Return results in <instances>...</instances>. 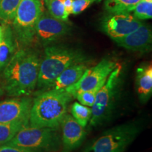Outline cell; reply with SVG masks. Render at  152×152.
I'll list each match as a JSON object with an SVG mask.
<instances>
[{"label":"cell","instance_id":"1","mask_svg":"<svg viewBox=\"0 0 152 152\" xmlns=\"http://www.w3.org/2000/svg\"><path fill=\"white\" fill-rule=\"evenodd\" d=\"M41 57L35 49H18L0 73V85L11 97L29 96L37 87Z\"/></svg>","mask_w":152,"mask_h":152},{"label":"cell","instance_id":"2","mask_svg":"<svg viewBox=\"0 0 152 152\" xmlns=\"http://www.w3.org/2000/svg\"><path fill=\"white\" fill-rule=\"evenodd\" d=\"M73 96L65 90H47L33 99L29 125L37 128L58 129L68 113Z\"/></svg>","mask_w":152,"mask_h":152},{"label":"cell","instance_id":"3","mask_svg":"<svg viewBox=\"0 0 152 152\" xmlns=\"http://www.w3.org/2000/svg\"><path fill=\"white\" fill-rule=\"evenodd\" d=\"M89 61L80 49L59 45L45 47L39 64L37 87L46 90L55 79L70 66Z\"/></svg>","mask_w":152,"mask_h":152},{"label":"cell","instance_id":"4","mask_svg":"<svg viewBox=\"0 0 152 152\" xmlns=\"http://www.w3.org/2000/svg\"><path fill=\"white\" fill-rule=\"evenodd\" d=\"M7 144L37 152H55L61 146V136L58 129L37 128L28 124Z\"/></svg>","mask_w":152,"mask_h":152},{"label":"cell","instance_id":"5","mask_svg":"<svg viewBox=\"0 0 152 152\" xmlns=\"http://www.w3.org/2000/svg\"><path fill=\"white\" fill-rule=\"evenodd\" d=\"M121 66H118L97 92L94 103L91 107L92 117L88 124L90 128L102 125L110 118L113 113L121 89Z\"/></svg>","mask_w":152,"mask_h":152},{"label":"cell","instance_id":"6","mask_svg":"<svg viewBox=\"0 0 152 152\" xmlns=\"http://www.w3.org/2000/svg\"><path fill=\"white\" fill-rule=\"evenodd\" d=\"M141 130L137 122L115 126L89 143L81 152H124Z\"/></svg>","mask_w":152,"mask_h":152},{"label":"cell","instance_id":"7","mask_svg":"<svg viewBox=\"0 0 152 152\" xmlns=\"http://www.w3.org/2000/svg\"><path fill=\"white\" fill-rule=\"evenodd\" d=\"M44 11L39 0H21L12 21L13 32L17 42L28 47L35 38L37 22Z\"/></svg>","mask_w":152,"mask_h":152},{"label":"cell","instance_id":"8","mask_svg":"<svg viewBox=\"0 0 152 152\" xmlns=\"http://www.w3.org/2000/svg\"><path fill=\"white\" fill-rule=\"evenodd\" d=\"M118 65L111 58H103L96 65L89 68L80 80L66 88L65 90L73 97L75 93L78 91L93 90L99 85L104 84L109 75Z\"/></svg>","mask_w":152,"mask_h":152},{"label":"cell","instance_id":"9","mask_svg":"<svg viewBox=\"0 0 152 152\" xmlns=\"http://www.w3.org/2000/svg\"><path fill=\"white\" fill-rule=\"evenodd\" d=\"M71 31L68 23L54 18L48 12L43 11L35 27V37L42 45L47 47L65 37Z\"/></svg>","mask_w":152,"mask_h":152},{"label":"cell","instance_id":"10","mask_svg":"<svg viewBox=\"0 0 152 152\" xmlns=\"http://www.w3.org/2000/svg\"><path fill=\"white\" fill-rule=\"evenodd\" d=\"M142 23L130 13H114L104 19L103 31L113 41L128 35L137 29Z\"/></svg>","mask_w":152,"mask_h":152},{"label":"cell","instance_id":"11","mask_svg":"<svg viewBox=\"0 0 152 152\" xmlns=\"http://www.w3.org/2000/svg\"><path fill=\"white\" fill-rule=\"evenodd\" d=\"M33 99L29 96L7 99L0 102V123L29 121Z\"/></svg>","mask_w":152,"mask_h":152},{"label":"cell","instance_id":"12","mask_svg":"<svg viewBox=\"0 0 152 152\" xmlns=\"http://www.w3.org/2000/svg\"><path fill=\"white\" fill-rule=\"evenodd\" d=\"M61 145L63 151L71 152L78 148L85 140L87 130L67 113L63 119L61 124Z\"/></svg>","mask_w":152,"mask_h":152},{"label":"cell","instance_id":"13","mask_svg":"<svg viewBox=\"0 0 152 152\" xmlns=\"http://www.w3.org/2000/svg\"><path fill=\"white\" fill-rule=\"evenodd\" d=\"M152 41L151 29L142 23L132 33L115 40L120 47L132 52H148L151 49Z\"/></svg>","mask_w":152,"mask_h":152},{"label":"cell","instance_id":"14","mask_svg":"<svg viewBox=\"0 0 152 152\" xmlns=\"http://www.w3.org/2000/svg\"><path fill=\"white\" fill-rule=\"evenodd\" d=\"M90 67L89 61L76 63L70 66L55 79L47 90H65L80 80L83 74Z\"/></svg>","mask_w":152,"mask_h":152},{"label":"cell","instance_id":"15","mask_svg":"<svg viewBox=\"0 0 152 152\" xmlns=\"http://www.w3.org/2000/svg\"><path fill=\"white\" fill-rule=\"evenodd\" d=\"M137 94L142 103L147 102L152 94V67L144 64L137 68L135 76Z\"/></svg>","mask_w":152,"mask_h":152},{"label":"cell","instance_id":"16","mask_svg":"<svg viewBox=\"0 0 152 152\" xmlns=\"http://www.w3.org/2000/svg\"><path fill=\"white\" fill-rule=\"evenodd\" d=\"M3 38L0 42V73L17 51V41L12 28L4 25Z\"/></svg>","mask_w":152,"mask_h":152},{"label":"cell","instance_id":"17","mask_svg":"<svg viewBox=\"0 0 152 152\" xmlns=\"http://www.w3.org/2000/svg\"><path fill=\"white\" fill-rule=\"evenodd\" d=\"M29 124L28 121L14 123H0V144L9 142L23 127Z\"/></svg>","mask_w":152,"mask_h":152},{"label":"cell","instance_id":"18","mask_svg":"<svg viewBox=\"0 0 152 152\" xmlns=\"http://www.w3.org/2000/svg\"><path fill=\"white\" fill-rule=\"evenodd\" d=\"M141 0H106L105 8L110 14L129 13Z\"/></svg>","mask_w":152,"mask_h":152},{"label":"cell","instance_id":"19","mask_svg":"<svg viewBox=\"0 0 152 152\" xmlns=\"http://www.w3.org/2000/svg\"><path fill=\"white\" fill-rule=\"evenodd\" d=\"M71 115L83 128L88 125L92 117V109L75 102L71 105Z\"/></svg>","mask_w":152,"mask_h":152},{"label":"cell","instance_id":"20","mask_svg":"<svg viewBox=\"0 0 152 152\" xmlns=\"http://www.w3.org/2000/svg\"><path fill=\"white\" fill-rule=\"evenodd\" d=\"M20 1L21 0H1L0 20L5 23H12Z\"/></svg>","mask_w":152,"mask_h":152},{"label":"cell","instance_id":"21","mask_svg":"<svg viewBox=\"0 0 152 152\" xmlns=\"http://www.w3.org/2000/svg\"><path fill=\"white\" fill-rule=\"evenodd\" d=\"M64 0H45L48 13L54 18L68 23L69 14L66 12L64 5Z\"/></svg>","mask_w":152,"mask_h":152},{"label":"cell","instance_id":"22","mask_svg":"<svg viewBox=\"0 0 152 152\" xmlns=\"http://www.w3.org/2000/svg\"><path fill=\"white\" fill-rule=\"evenodd\" d=\"M103 85H99V86L96 87V88L93 89V90L78 91V92L75 93V94L73 95V97L77 99L79 103L83 104V105L92 107L94 103L97 92Z\"/></svg>","mask_w":152,"mask_h":152},{"label":"cell","instance_id":"23","mask_svg":"<svg viewBox=\"0 0 152 152\" xmlns=\"http://www.w3.org/2000/svg\"><path fill=\"white\" fill-rule=\"evenodd\" d=\"M133 11V16L139 20H146L152 18V2L141 0L135 6Z\"/></svg>","mask_w":152,"mask_h":152},{"label":"cell","instance_id":"24","mask_svg":"<svg viewBox=\"0 0 152 152\" xmlns=\"http://www.w3.org/2000/svg\"><path fill=\"white\" fill-rule=\"evenodd\" d=\"M94 1H96V0H73L71 14L77 15L80 14Z\"/></svg>","mask_w":152,"mask_h":152},{"label":"cell","instance_id":"25","mask_svg":"<svg viewBox=\"0 0 152 152\" xmlns=\"http://www.w3.org/2000/svg\"><path fill=\"white\" fill-rule=\"evenodd\" d=\"M0 152H37L32 150L25 149L8 144H0Z\"/></svg>","mask_w":152,"mask_h":152},{"label":"cell","instance_id":"26","mask_svg":"<svg viewBox=\"0 0 152 152\" xmlns=\"http://www.w3.org/2000/svg\"><path fill=\"white\" fill-rule=\"evenodd\" d=\"M73 0H64V5L65 7V9L66 12L68 14H71V10H72V4H73Z\"/></svg>","mask_w":152,"mask_h":152},{"label":"cell","instance_id":"27","mask_svg":"<svg viewBox=\"0 0 152 152\" xmlns=\"http://www.w3.org/2000/svg\"><path fill=\"white\" fill-rule=\"evenodd\" d=\"M3 34H4V27L2 26H0V42H1V39L3 38Z\"/></svg>","mask_w":152,"mask_h":152},{"label":"cell","instance_id":"28","mask_svg":"<svg viewBox=\"0 0 152 152\" xmlns=\"http://www.w3.org/2000/svg\"><path fill=\"white\" fill-rule=\"evenodd\" d=\"M4 91L3 88L1 87V85H0V97L4 94Z\"/></svg>","mask_w":152,"mask_h":152},{"label":"cell","instance_id":"29","mask_svg":"<svg viewBox=\"0 0 152 152\" xmlns=\"http://www.w3.org/2000/svg\"><path fill=\"white\" fill-rule=\"evenodd\" d=\"M144 1H148V2H152V0H144Z\"/></svg>","mask_w":152,"mask_h":152},{"label":"cell","instance_id":"30","mask_svg":"<svg viewBox=\"0 0 152 152\" xmlns=\"http://www.w3.org/2000/svg\"><path fill=\"white\" fill-rule=\"evenodd\" d=\"M102 1V0H96V1Z\"/></svg>","mask_w":152,"mask_h":152},{"label":"cell","instance_id":"31","mask_svg":"<svg viewBox=\"0 0 152 152\" xmlns=\"http://www.w3.org/2000/svg\"><path fill=\"white\" fill-rule=\"evenodd\" d=\"M39 1H45V0H39Z\"/></svg>","mask_w":152,"mask_h":152},{"label":"cell","instance_id":"32","mask_svg":"<svg viewBox=\"0 0 152 152\" xmlns=\"http://www.w3.org/2000/svg\"><path fill=\"white\" fill-rule=\"evenodd\" d=\"M62 152H64V151H62Z\"/></svg>","mask_w":152,"mask_h":152},{"label":"cell","instance_id":"33","mask_svg":"<svg viewBox=\"0 0 152 152\" xmlns=\"http://www.w3.org/2000/svg\"><path fill=\"white\" fill-rule=\"evenodd\" d=\"M0 1H1V0H0Z\"/></svg>","mask_w":152,"mask_h":152}]
</instances>
